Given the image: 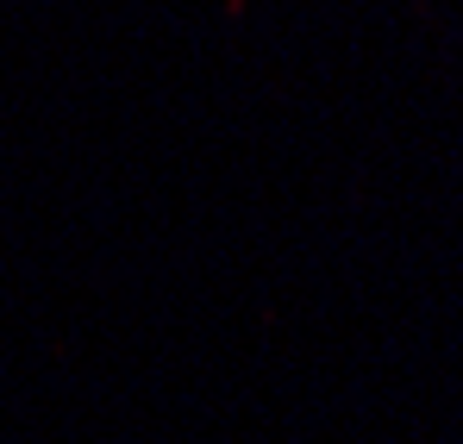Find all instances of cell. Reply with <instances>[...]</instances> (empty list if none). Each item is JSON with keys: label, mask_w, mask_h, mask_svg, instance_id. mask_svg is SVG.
Here are the masks:
<instances>
[]
</instances>
